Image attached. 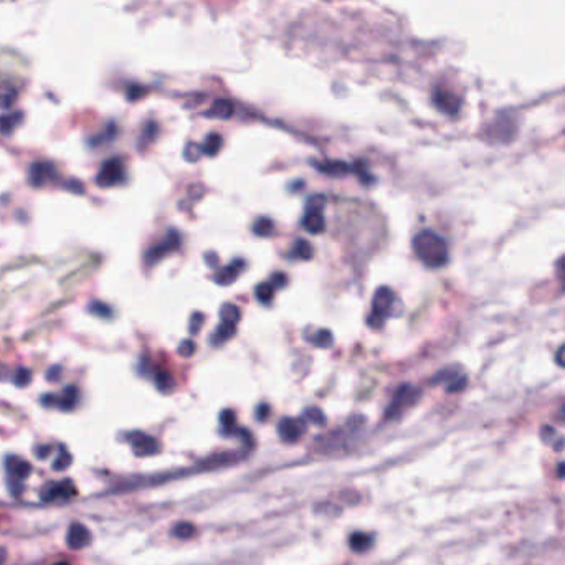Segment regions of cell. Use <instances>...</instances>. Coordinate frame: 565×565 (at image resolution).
<instances>
[{"label": "cell", "mask_w": 565, "mask_h": 565, "mask_svg": "<svg viewBox=\"0 0 565 565\" xmlns=\"http://www.w3.org/2000/svg\"><path fill=\"white\" fill-rule=\"evenodd\" d=\"M414 250L428 268H441L448 263V246L438 233L423 230L415 237Z\"/></svg>", "instance_id": "cell-1"}, {"label": "cell", "mask_w": 565, "mask_h": 565, "mask_svg": "<svg viewBox=\"0 0 565 565\" xmlns=\"http://www.w3.org/2000/svg\"><path fill=\"white\" fill-rule=\"evenodd\" d=\"M420 395H421V392L416 389V387H412L408 384L398 387V390L394 395L392 402H390L389 408H387L385 419L395 420V419H398V416H402L408 410V408H412L416 402H419Z\"/></svg>", "instance_id": "cell-2"}, {"label": "cell", "mask_w": 565, "mask_h": 565, "mask_svg": "<svg viewBox=\"0 0 565 565\" xmlns=\"http://www.w3.org/2000/svg\"><path fill=\"white\" fill-rule=\"evenodd\" d=\"M395 301V293L387 286H380L379 289L373 294V301H372V314L369 317V324L371 328L379 329L384 326L385 317L389 316L390 310H392V304Z\"/></svg>", "instance_id": "cell-3"}, {"label": "cell", "mask_w": 565, "mask_h": 565, "mask_svg": "<svg viewBox=\"0 0 565 565\" xmlns=\"http://www.w3.org/2000/svg\"><path fill=\"white\" fill-rule=\"evenodd\" d=\"M323 208L324 197H321V195H314V197L307 200L306 212H304L303 217V227L306 232H310L312 235H319L324 232L326 220L323 215Z\"/></svg>", "instance_id": "cell-4"}, {"label": "cell", "mask_w": 565, "mask_h": 565, "mask_svg": "<svg viewBox=\"0 0 565 565\" xmlns=\"http://www.w3.org/2000/svg\"><path fill=\"white\" fill-rule=\"evenodd\" d=\"M126 179V171H124V164L119 158H112L110 160L103 164L101 169H99L98 176H96V184L99 187H115L123 184Z\"/></svg>", "instance_id": "cell-5"}, {"label": "cell", "mask_w": 565, "mask_h": 565, "mask_svg": "<svg viewBox=\"0 0 565 565\" xmlns=\"http://www.w3.org/2000/svg\"><path fill=\"white\" fill-rule=\"evenodd\" d=\"M76 496V486L71 480H63L58 482H49L40 491V499L43 503L69 501Z\"/></svg>", "instance_id": "cell-6"}, {"label": "cell", "mask_w": 565, "mask_h": 565, "mask_svg": "<svg viewBox=\"0 0 565 565\" xmlns=\"http://www.w3.org/2000/svg\"><path fill=\"white\" fill-rule=\"evenodd\" d=\"M6 469L8 480H10V491H14V494L20 493V481H24L25 478L30 475L32 471V464H30L27 459L20 458V456H7L6 459Z\"/></svg>", "instance_id": "cell-7"}, {"label": "cell", "mask_w": 565, "mask_h": 565, "mask_svg": "<svg viewBox=\"0 0 565 565\" xmlns=\"http://www.w3.org/2000/svg\"><path fill=\"white\" fill-rule=\"evenodd\" d=\"M78 389L76 387L69 385L63 390L62 395H43L42 403L45 407H58L60 410H73L78 403Z\"/></svg>", "instance_id": "cell-8"}, {"label": "cell", "mask_w": 565, "mask_h": 565, "mask_svg": "<svg viewBox=\"0 0 565 565\" xmlns=\"http://www.w3.org/2000/svg\"><path fill=\"white\" fill-rule=\"evenodd\" d=\"M56 179H58V172H56V167L51 162H35L30 167L28 180L35 187H43Z\"/></svg>", "instance_id": "cell-9"}, {"label": "cell", "mask_w": 565, "mask_h": 565, "mask_svg": "<svg viewBox=\"0 0 565 565\" xmlns=\"http://www.w3.org/2000/svg\"><path fill=\"white\" fill-rule=\"evenodd\" d=\"M128 441L131 443L133 451L137 456H151L159 451V443L155 438L149 437V435L142 432H133L128 435Z\"/></svg>", "instance_id": "cell-10"}, {"label": "cell", "mask_w": 565, "mask_h": 565, "mask_svg": "<svg viewBox=\"0 0 565 565\" xmlns=\"http://www.w3.org/2000/svg\"><path fill=\"white\" fill-rule=\"evenodd\" d=\"M306 432V425L299 419H282L278 425V433L285 441H298Z\"/></svg>", "instance_id": "cell-11"}, {"label": "cell", "mask_w": 565, "mask_h": 565, "mask_svg": "<svg viewBox=\"0 0 565 565\" xmlns=\"http://www.w3.org/2000/svg\"><path fill=\"white\" fill-rule=\"evenodd\" d=\"M91 542V532L83 524H71L67 534V544L69 549L81 550L88 547Z\"/></svg>", "instance_id": "cell-12"}, {"label": "cell", "mask_w": 565, "mask_h": 565, "mask_svg": "<svg viewBox=\"0 0 565 565\" xmlns=\"http://www.w3.org/2000/svg\"><path fill=\"white\" fill-rule=\"evenodd\" d=\"M179 246H180V237H179V233L171 232V233L167 235L166 240L160 243V245L154 246V248H152V250L149 251V253H147V262H149V263H155V262H158V260L164 258V256H166L167 253H171V251L179 248Z\"/></svg>", "instance_id": "cell-13"}, {"label": "cell", "mask_w": 565, "mask_h": 565, "mask_svg": "<svg viewBox=\"0 0 565 565\" xmlns=\"http://www.w3.org/2000/svg\"><path fill=\"white\" fill-rule=\"evenodd\" d=\"M448 382V392H462V390L466 387V377L462 376L456 369H446V371H443L440 373H437V377H435L433 382Z\"/></svg>", "instance_id": "cell-14"}, {"label": "cell", "mask_w": 565, "mask_h": 565, "mask_svg": "<svg viewBox=\"0 0 565 565\" xmlns=\"http://www.w3.org/2000/svg\"><path fill=\"white\" fill-rule=\"evenodd\" d=\"M243 267H245V263H243L242 260H237V262H233L232 264H228V267H225L220 273H217V276H215L217 282H219V285H224V286L232 285V282L237 280L238 276H240Z\"/></svg>", "instance_id": "cell-15"}, {"label": "cell", "mask_w": 565, "mask_h": 565, "mask_svg": "<svg viewBox=\"0 0 565 565\" xmlns=\"http://www.w3.org/2000/svg\"><path fill=\"white\" fill-rule=\"evenodd\" d=\"M541 438H542V441L546 443V445L552 446V448H554L555 451H562L564 450L565 438L557 432V430L549 427V425H546V427L541 428Z\"/></svg>", "instance_id": "cell-16"}, {"label": "cell", "mask_w": 565, "mask_h": 565, "mask_svg": "<svg viewBox=\"0 0 565 565\" xmlns=\"http://www.w3.org/2000/svg\"><path fill=\"white\" fill-rule=\"evenodd\" d=\"M232 115L233 103H230L228 99H220V101L214 103V106H212L210 111L207 112L208 117H219V119H228Z\"/></svg>", "instance_id": "cell-17"}, {"label": "cell", "mask_w": 565, "mask_h": 565, "mask_svg": "<svg viewBox=\"0 0 565 565\" xmlns=\"http://www.w3.org/2000/svg\"><path fill=\"white\" fill-rule=\"evenodd\" d=\"M235 331H237V324L224 323V321H221L219 329H217L214 334V339H212V344H217V346L224 344V342H227L228 339L233 337Z\"/></svg>", "instance_id": "cell-18"}, {"label": "cell", "mask_w": 565, "mask_h": 565, "mask_svg": "<svg viewBox=\"0 0 565 565\" xmlns=\"http://www.w3.org/2000/svg\"><path fill=\"white\" fill-rule=\"evenodd\" d=\"M22 123V112H12V115L0 116V134L8 136L14 133V129Z\"/></svg>", "instance_id": "cell-19"}, {"label": "cell", "mask_w": 565, "mask_h": 565, "mask_svg": "<svg viewBox=\"0 0 565 565\" xmlns=\"http://www.w3.org/2000/svg\"><path fill=\"white\" fill-rule=\"evenodd\" d=\"M275 291H276V288L271 285V282H262V285L256 286V289H255L256 299L263 304L271 303L273 298H275Z\"/></svg>", "instance_id": "cell-20"}, {"label": "cell", "mask_w": 565, "mask_h": 565, "mask_svg": "<svg viewBox=\"0 0 565 565\" xmlns=\"http://www.w3.org/2000/svg\"><path fill=\"white\" fill-rule=\"evenodd\" d=\"M349 544L355 552H364V550H367L369 547L372 546V537L367 536V534L355 532V534H352V536H351Z\"/></svg>", "instance_id": "cell-21"}, {"label": "cell", "mask_w": 565, "mask_h": 565, "mask_svg": "<svg viewBox=\"0 0 565 565\" xmlns=\"http://www.w3.org/2000/svg\"><path fill=\"white\" fill-rule=\"evenodd\" d=\"M221 144H224V139H221L220 134H210V136L205 139V142H203L202 152L205 155H217Z\"/></svg>", "instance_id": "cell-22"}, {"label": "cell", "mask_w": 565, "mask_h": 565, "mask_svg": "<svg viewBox=\"0 0 565 565\" xmlns=\"http://www.w3.org/2000/svg\"><path fill=\"white\" fill-rule=\"evenodd\" d=\"M155 385L159 387L160 392L167 394V392H171L174 387H176V380H174V377L169 372L158 371L155 372Z\"/></svg>", "instance_id": "cell-23"}, {"label": "cell", "mask_w": 565, "mask_h": 565, "mask_svg": "<svg viewBox=\"0 0 565 565\" xmlns=\"http://www.w3.org/2000/svg\"><path fill=\"white\" fill-rule=\"evenodd\" d=\"M220 317L224 323L238 324L242 314H240V310H238L237 306H233V304H224V306H221V311H220Z\"/></svg>", "instance_id": "cell-24"}, {"label": "cell", "mask_w": 565, "mask_h": 565, "mask_svg": "<svg viewBox=\"0 0 565 565\" xmlns=\"http://www.w3.org/2000/svg\"><path fill=\"white\" fill-rule=\"evenodd\" d=\"M317 167L324 174H328V176H344V174L351 171V167L344 162H324Z\"/></svg>", "instance_id": "cell-25"}, {"label": "cell", "mask_w": 565, "mask_h": 565, "mask_svg": "<svg viewBox=\"0 0 565 565\" xmlns=\"http://www.w3.org/2000/svg\"><path fill=\"white\" fill-rule=\"evenodd\" d=\"M71 462H73V458H71V455H69V451L65 448V446H60V453L55 458V462H53V464H51V468H53L55 471H58V473L65 471V469L69 468Z\"/></svg>", "instance_id": "cell-26"}, {"label": "cell", "mask_w": 565, "mask_h": 565, "mask_svg": "<svg viewBox=\"0 0 565 565\" xmlns=\"http://www.w3.org/2000/svg\"><path fill=\"white\" fill-rule=\"evenodd\" d=\"M291 255H293L294 258H299V260H311L312 248L306 240H298L296 243H294V248H293V251H291Z\"/></svg>", "instance_id": "cell-27"}, {"label": "cell", "mask_w": 565, "mask_h": 565, "mask_svg": "<svg viewBox=\"0 0 565 565\" xmlns=\"http://www.w3.org/2000/svg\"><path fill=\"white\" fill-rule=\"evenodd\" d=\"M220 423H221V428H224L225 433H235V432H237V416H235V414L232 410L221 412Z\"/></svg>", "instance_id": "cell-28"}, {"label": "cell", "mask_w": 565, "mask_h": 565, "mask_svg": "<svg viewBox=\"0 0 565 565\" xmlns=\"http://www.w3.org/2000/svg\"><path fill=\"white\" fill-rule=\"evenodd\" d=\"M312 344L316 347H321V349L332 346V332L329 331V329H321V331H317L316 336L312 337Z\"/></svg>", "instance_id": "cell-29"}, {"label": "cell", "mask_w": 565, "mask_h": 565, "mask_svg": "<svg viewBox=\"0 0 565 565\" xmlns=\"http://www.w3.org/2000/svg\"><path fill=\"white\" fill-rule=\"evenodd\" d=\"M253 232L258 237H268V235L273 233V221L268 219L256 220V224L253 225Z\"/></svg>", "instance_id": "cell-30"}, {"label": "cell", "mask_w": 565, "mask_h": 565, "mask_svg": "<svg viewBox=\"0 0 565 565\" xmlns=\"http://www.w3.org/2000/svg\"><path fill=\"white\" fill-rule=\"evenodd\" d=\"M435 101H437L438 106L446 112H456V110H458V103H456L455 99H451L450 96H445V94H438V96L435 98Z\"/></svg>", "instance_id": "cell-31"}, {"label": "cell", "mask_w": 565, "mask_h": 565, "mask_svg": "<svg viewBox=\"0 0 565 565\" xmlns=\"http://www.w3.org/2000/svg\"><path fill=\"white\" fill-rule=\"evenodd\" d=\"M194 532L195 528L190 523H180L176 525V529H174V534L180 539H189L190 536H194Z\"/></svg>", "instance_id": "cell-32"}, {"label": "cell", "mask_w": 565, "mask_h": 565, "mask_svg": "<svg viewBox=\"0 0 565 565\" xmlns=\"http://www.w3.org/2000/svg\"><path fill=\"white\" fill-rule=\"evenodd\" d=\"M30 380H32V372H30L28 369L22 367V369H19V371L15 372V376H14L15 385L25 387V385L30 384Z\"/></svg>", "instance_id": "cell-33"}, {"label": "cell", "mask_w": 565, "mask_h": 565, "mask_svg": "<svg viewBox=\"0 0 565 565\" xmlns=\"http://www.w3.org/2000/svg\"><path fill=\"white\" fill-rule=\"evenodd\" d=\"M90 311L93 312V314L101 316V317H110V316H111V307L108 306V304L99 303V301L91 303V304H90Z\"/></svg>", "instance_id": "cell-34"}, {"label": "cell", "mask_w": 565, "mask_h": 565, "mask_svg": "<svg viewBox=\"0 0 565 565\" xmlns=\"http://www.w3.org/2000/svg\"><path fill=\"white\" fill-rule=\"evenodd\" d=\"M306 419L310 421H312L314 425H324L326 423L324 414L319 410V408H316V407H312V408H310V410H306Z\"/></svg>", "instance_id": "cell-35"}, {"label": "cell", "mask_w": 565, "mask_h": 565, "mask_svg": "<svg viewBox=\"0 0 565 565\" xmlns=\"http://www.w3.org/2000/svg\"><path fill=\"white\" fill-rule=\"evenodd\" d=\"M195 342L192 341V339H187V341H184V342H180V346H179V354L182 355V357H190V355H194L195 354Z\"/></svg>", "instance_id": "cell-36"}, {"label": "cell", "mask_w": 565, "mask_h": 565, "mask_svg": "<svg viewBox=\"0 0 565 565\" xmlns=\"http://www.w3.org/2000/svg\"><path fill=\"white\" fill-rule=\"evenodd\" d=\"M202 323H203V314L195 312V314L192 316V321H190V334H197Z\"/></svg>", "instance_id": "cell-37"}, {"label": "cell", "mask_w": 565, "mask_h": 565, "mask_svg": "<svg viewBox=\"0 0 565 565\" xmlns=\"http://www.w3.org/2000/svg\"><path fill=\"white\" fill-rule=\"evenodd\" d=\"M557 278L565 291V256H562V258L557 262Z\"/></svg>", "instance_id": "cell-38"}, {"label": "cell", "mask_w": 565, "mask_h": 565, "mask_svg": "<svg viewBox=\"0 0 565 565\" xmlns=\"http://www.w3.org/2000/svg\"><path fill=\"white\" fill-rule=\"evenodd\" d=\"M555 362H557L560 367L565 369V344L560 346L559 351L555 352Z\"/></svg>", "instance_id": "cell-39"}, {"label": "cell", "mask_w": 565, "mask_h": 565, "mask_svg": "<svg viewBox=\"0 0 565 565\" xmlns=\"http://www.w3.org/2000/svg\"><path fill=\"white\" fill-rule=\"evenodd\" d=\"M285 281H286V276H285V275H275V276H273V280L269 281V282H271V285L275 286V288H281V286L286 285Z\"/></svg>", "instance_id": "cell-40"}, {"label": "cell", "mask_w": 565, "mask_h": 565, "mask_svg": "<svg viewBox=\"0 0 565 565\" xmlns=\"http://www.w3.org/2000/svg\"><path fill=\"white\" fill-rule=\"evenodd\" d=\"M35 453H37L38 458H47L51 453V446H38Z\"/></svg>", "instance_id": "cell-41"}, {"label": "cell", "mask_w": 565, "mask_h": 565, "mask_svg": "<svg viewBox=\"0 0 565 565\" xmlns=\"http://www.w3.org/2000/svg\"><path fill=\"white\" fill-rule=\"evenodd\" d=\"M557 475L559 478H565V463L559 464V469H557Z\"/></svg>", "instance_id": "cell-42"}, {"label": "cell", "mask_w": 565, "mask_h": 565, "mask_svg": "<svg viewBox=\"0 0 565 565\" xmlns=\"http://www.w3.org/2000/svg\"><path fill=\"white\" fill-rule=\"evenodd\" d=\"M559 419L565 420V403H564L562 407H560V410H559Z\"/></svg>", "instance_id": "cell-43"}, {"label": "cell", "mask_w": 565, "mask_h": 565, "mask_svg": "<svg viewBox=\"0 0 565 565\" xmlns=\"http://www.w3.org/2000/svg\"><path fill=\"white\" fill-rule=\"evenodd\" d=\"M55 565H69V564H67V562H56Z\"/></svg>", "instance_id": "cell-44"}]
</instances>
